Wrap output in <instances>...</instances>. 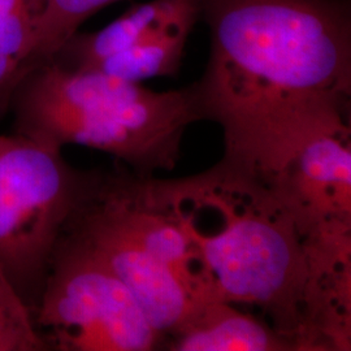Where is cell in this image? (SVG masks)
I'll list each match as a JSON object with an SVG mask.
<instances>
[{
	"instance_id": "6da1fadb",
	"label": "cell",
	"mask_w": 351,
	"mask_h": 351,
	"mask_svg": "<svg viewBox=\"0 0 351 351\" xmlns=\"http://www.w3.org/2000/svg\"><path fill=\"white\" fill-rule=\"evenodd\" d=\"M210 59L194 84L220 162L271 182L311 139L350 129V0H201Z\"/></svg>"
},
{
	"instance_id": "7a4b0ae2",
	"label": "cell",
	"mask_w": 351,
	"mask_h": 351,
	"mask_svg": "<svg viewBox=\"0 0 351 351\" xmlns=\"http://www.w3.org/2000/svg\"><path fill=\"white\" fill-rule=\"evenodd\" d=\"M155 188L199 252L217 300L261 310L294 351H320L308 243L268 182L219 162L198 175L155 178Z\"/></svg>"
},
{
	"instance_id": "3957f363",
	"label": "cell",
	"mask_w": 351,
	"mask_h": 351,
	"mask_svg": "<svg viewBox=\"0 0 351 351\" xmlns=\"http://www.w3.org/2000/svg\"><path fill=\"white\" fill-rule=\"evenodd\" d=\"M10 110L14 133L62 150L78 145L110 154L143 177L173 169L185 132L203 120L194 84L154 91L53 60L26 75Z\"/></svg>"
},
{
	"instance_id": "277c9868",
	"label": "cell",
	"mask_w": 351,
	"mask_h": 351,
	"mask_svg": "<svg viewBox=\"0 0 351 351\" xmlns=\"http://www.w3.org/2000/svg\"><path fill=\"white\" fill-rule=\"evenodd\" d=\"M88 180L90 171L73 168L62 149L0 134V264L33 313Z\"/></svg>"
},
{
	"instance_id": "5b68a950",
	"label": "cell",
	"mask_w": 351,
	"mask_h": 351,
	"mask_svg": "<svg viewBox=\"0 0 351 351\" xmlns=\"http://www.w3.org/2000/svg\"><path fill=\"white\" fill-rule=\"evenodd\" d=\"M33 315L50 350L150 351L164 343L121 278L65 233Z\"/></svg>"
},
{
	"instance_id": "8992f818",
	"label": "cell",
	"mask_w": 351,
	"mask_h": 351,
	"mask_svg": "<svg viewBox=\"0 0 351 351\" xmlns=\"http://www.w3.org/2000/svg\"><path fill=\"white\" fill-rule=\"evenodd\" d=\"M117 193L112 172L90 171L86 191L64 233L121 278L165 341L207 301L152 252Z\"/></svg>"
},
{
	"instance_id": "52a82bcc",
	"label": "cell",
	"mask_w": 351,
	"mask_h": 351,
	"mask_svg": "<svg viewBox=\"0 0 351 351\" xmlns=\"http://www.w3.org/2000/svg\"><path fill=\"white\" fill-rule=\"evenodd\" d=\"M269 185L307 241L351 236V129L311 139Z\"/></svg>"
},
{
	"instance_id": "ba28073f",
	"label": "cell",
	"mask_w": 351,
	"mask_h": 351,
	"mask_svg": "<svg viewBox=\"0 0 351 351\" xmlns=\"http://www.w3.org/2000/svg\"><path fill=\"white\" fill-rule=\"evenodd\" d=\"M201 0H150L134 4L94 33L77 32L51 60L73 69H93L101 60L178 26L194 27Z\"/></svg>"
},
{
	"instance_id": "9c48e42d",
	"label": "cell",
	"mask_w": 351,
	"mask_h": 351,
	"mask_svg": "<svg viewBox=\"0 0 351 351\" xmlns=\"http://www.w3.org/2000/svg\"><path fill=\"white\" fill-rule=\"evenodd\" d=\"M167 339L173 351H294L267 322L221 300L204 302Z\"/></svg>"
},
{
	"instance_id": "30bf717a",
	"label": "cell",
	"mask_w": 351,
	"mask_h": 351,
	"mask_svg": "<svg viewBox=\"0 0 351 351\" xmlns=\"http://www.w3.org/2000/svg\"><path fill=\"white\" fill-rule=\"evenodd\" d=\"M49 0H0V116L23 80L39 66L37 40Z\"/></svg>"
},
{
	"instance_id": "8fae6325",
	"label": "cell",
	"mask_w": 351,
	"mask_h": 351,
	"mask_svg": "<svg viewBox=\"0 0 351 351\" xmlns=\"http://www.w3.org/2000/svg\"><path fill=\"white\" fill-rule=\"evenodd\" d=\"M194 27L178 26L101 60L93 71L141 84L155 77L180 72L186 42Z\"/></svg>"
},
{
	"instance_id": "7c38bea8",
	"label": "cell",
	"mask_w": 351,
	"mask_h": 351,
	"mask_svg": "<svg viewBox=\"0 0 351 351\" xmlns=\"http://www.w3.org/2000/svg\"><path fill=\"white\" fill-rule=\"evenodd\" d=\"M0 351H50L32 308L0 264Z\"/></svg>"
},
{
	"instance_id": "4fadbf2b",
	"label": "cell",
	"mask_w": 351,
	"mask_h": 351,
	"mask_svg": "<svg viewBox=\"0 0 351 351\" xmlns=\"http://www.w3.org/2000/svg\"><path fill=\"white\" fill-rule=\"evenodd\" d=\"M117 1L121 0H49L38 33L39 63L51 60L86 20Z\"/></svg>"
}]
</instances>
